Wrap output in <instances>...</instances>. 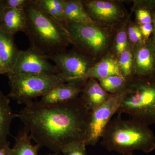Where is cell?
Wrapping results in <instances>:
<instances>
[{
	"label": "cell",
	"mask_w": 155,
	"mask_h": 155,
	"mask_svg": "<svg viewBox=\"0 0 155 155\" xmlns=\"http://www.w3.org/2000/svg\"><path fill=\"white\" fill-rule=\"evenodd\" d=\"M90 113L79 97L68 102L51 105L33 101L25 105L16 117L40 147L61 153L67 145L75 142L85 143Z\"/></svg>",
	"instance_id": "6da1fadb"
},
{
	"label": "cell",
	"mask_w": 155,
	"mask_h": 155,
	"mask_svg": "<svg viewBox=\"0 0 155 155\" xmlns=\"http://www.w3.org/2000/svg\"><path fill=\"white\" fill-rule=\"evenodd\" d=\"M27 27L25 33L30 47L46 56L66 50L71 43L64 23L48 14L30 0L25 9Z\"/></svg>",
	"instance_id": "7a4b0ae2"
},
{
	"label": "cell",
	"mask_w": 155,
	"mask_h": 155,
	"mask_svg": "<svg viewBox=\"0 0 155 155\" xmlns=\"http://www.w3.org/2000/svg\"><path fill=\"white\" fill-rule=\"evenodd\" d=\"M101 143L109 151L122 154L141 151L151 152L155 149V136L149 126L130 119H116L108 124Z\"/></svg>",
	"instance_id": "3957f363"
},
{
	"label": "cell",
	"mask_w": 155,
	"mask_h": 155,
	"mask_svg": "<svg viewBox=\"0 0 155 155\" xmlns=\"http://www.w3.org/2000/svg\"><path fill=\"white\" fill-rule=\"evenodd\" d=\"M140 78L128 84L117 113L148 126L155 125V79L153 76Z\"/></svg>",
	"instance_id": "277c9868"
},
{
	"label": "cell",
	"mask_w": 155,
	"mask_h": 155,
	"mask_svg": "<svg viewBox=\"0 0 155 155\" xmlns=\"http://www.w3.org/2000/svg\"><path fill=\"white\" fill-rule=\"evenodd\" d=\"M9 98L26 105L33 99L42 97L52 89L67 81L60 75L28 74L9 72Z\"/></svg>",
	"instance_id": "5b68a950"
},
{
	"label": "cell",
	"mask_w": 155,
	"mask_h": 155,
	"mask_svg": "<svg viewBox=\"0 0 155 155\" xmlns=\"http://www.w3.org/2000/svg\"><path fill=\"white\" fill-rule=\"evenodd\" d=\"M71 43L87 56L101 52L107 48L109 35L95 24L64 22Z\"/></svg>",
	"instance_id": "8992f818"
},
{
	"label": "cell",
	"mask_w": 155,
	"mask_h": 155,
	"mask_svg": "<svg viewBox=\"0 0 155 155\" xmlns=\"http://www.w3.org/2000/svg\"><path fill=\"white\" fill-rule=\"evenodd\" d=\"M127 88L123 91L112 94L102 105L90 111L87 138L85 143L86 146L96 145L101 139L111 118L118 112L127 93Z\"/></svg>",
	"instance_id": "52a82bcc"
},
{
	"label": "cell",
	"mask_w": 155,
	"mask_h": 155,
	"mask_svg": "<svg viewBox=\"0 0 155 155\" xmlns=\"http://www.w3.org/2000/svg\"><path fill=\"white\" fill-rule=\"evenodd\" d=\"M48 58L55 64L58 75L68 81L83 80L84 75L92 67L87 56L80 51L65 50L49 56Z\"/></svg>",
	"instance_id": "ba28073f"
},
{
	"label": "cell",
	"mask_w": 155,
	"mask_h": 155,
	"mask_svg": "<svg viewBox=\"0 0 155 155\" xmlns=\"http://www.w3.org/2000/svg\"><path fill=\"white\" fill-rule=\"evenodd\" d=\"M48 60L46 56L32 48L19 50L15 65L10 72L28 74H58L55 65L51 64Z\"/></svg>",
	"instance_id": "9c48e42d"
},
{
	"label": "cell",
	"mask_w": 155,
	"mask_h": 155,
	"mask_svg": "<svg viewBox=\"0 0 155 155\" xmlns=\"http://www.w3.org/2000/svg\"><path fill=\"white\" fill-rule=\"evenodd\" d=\"M86 81L72 80L58 85L41 97L39 102L45 105L64 104L80 97Z\"/></svg>",
	"instance_id": "30bf717a"
},
{
	"label": "cell",
	"mask_w": 155,
	"mask_h": 155,
	"mask_svg": "<svg viewBox=\"0 0 155 155\" xmlns=\"http://www.w3.org/2000/svg\"><path fill=\"white\" fill-rule=\"evenodd\" d=\"M155 73V45L148 40L137 46L134 56L133 74L139 77H148Z\"/></svg>",
	"instance_id": "8fae6325"
},
{
	"label": "cell",
	"mask_w": 155,
	"mask_h": 155,
	"mask_svg": "<svg viewBox=\"0 0 155 155\" xmlns=\"http://www.w3.org/2000/svg\"><path fill=\"white\" fill-rule=\"evenodd\" d=\"M84 8L92 19L102 22H112L117 21L122 16L119 6L112 2L92 1L83 2Z\"/></svg>",
	"instance_id": "7c38bea8"
},
{
	"label": "cell",
	"mask_w": 155,
	"mask_h": 155,
	"mask_svg": "<svg viewBox=\"0 0 155 155\" xmlns=\"http://www.w3.org/2000/svg\"><path fill=\"white\" fill-rule=\"evenodd\" d=\"M111 95L96 79L89 78L84 83L80 97L87 109L91 111L102 105Z\"/></svg>",
	"instance_id": "4fadbf2b"
},
{
	"label": "cell",
	"mask_w": 155,
	"mask_h": 155,
	"mask_svg": "<svg viewBox=\"0 0 155 155\" xmlns=\"http://www.w3.org/2000/svg\"><path fill=\"white\" fill-rule=\"evenodd\" d=\"M27 27V17L25 10L5 8L2 17L1 28L14 35L18 32L25 33Z\"/></svg>",
	"instance_id": "5bb4252c"
},
{
	"label": "cell",
	"mask_w": 155,
	"mask_h": 155,
	"mask_svg": "<svg viewBox=\"0 0 155 155\" xmlns=\"http://www.w3.org/2000/svg\"><path fill=\"white\" fill-rule=\"evenodd\" d=\"M19 51L15 44L14 35L0 28V61L8 73L11 72L14 67Z\"/></svg>",
	"instance_id": "9a60e30c"
},
{
	"label": "cell",
	"mask_w": 155,
	"mask_h": 155,
	"mask_svg": "<svg viewBox=\"0 0 155 155\" xmlns=\"http://www.w3.org/2000/svg\"><path fill=\"white\" fill-rule=\"evenodd\" d=\"M15 118L16 114L13 113L8 97L0 91V148L9 143L8 137L12 121Z\"/></svg>",
	"instance_id": "2e32d148"
},
{
	"label": "cell",
	"mask_w": 155,
	"mask_h": 155,
	"mask_svg": "<svg viewBox=\"0 0 155 155\" xmlns=\"http://www.w3.org/2000/svg\"><path fill=\"white\" fill-rule=\"evenodd\" d=\"M115 75H122L118 61L112 57H108L92 66L83 79L86 81L89 78H94L99 80Z\"/></svg>",
	"instance_id": "e0dca14e"
},
{
	"label": "cell",
	"mask_w": 155,
	"mask_h": 155,
	"mask_svg": "<svg viewBox=\"0 0 155 155\" xmlns=\"http://www.w3.org/2000/svg\"><path fill=\"white\" fill-rule=\"evenodd\" d=\"M64 19L65 22L95 24L79 0H65Z\"/></svg>",
	"instance_id": "ac0fdd59"
},
{
	"label": "cell",
	"mask_w": 155,
	"mask_h": 155,
	"mask_svg": "<svg viewBox=\"0 0 155 155\" xmlns=\"http://www.w3.org/2000/svg\"><path fill=\"white\" fill-rule=\"evenodd\" d=\"M31 139L25 129L19 131L15 138V144L11 148L10 155H38L40 147L38 145L32 144Z\"/></svg>",
	"instance_id": "d6986e66"
},
{
	"label": "cell",
	"mask_w": 155,
	"mask_h": 155,
	"mask_svg": "<svg viewBox=\"0 0 155 155\" xmlns=\"http://www.w3.org/2000/svg\"><path fill=\"white\" fill-rule=\"evenodd\" d=\"M35 2L48 14L60 20L63 23L64 19L65 0H34Z\"/></svg>",
	"instance_id": "ffe728a7"
},
{
	"label": "cell",
	"mask_w": 155,
	"mask_h": 155,
	"mask_svg": "<svg viewBox=\"0 0 155 155\" xmlns=\"http://www.w3.org/2000/svg\"><path fill=\"white\" fill-rule=\"evenodd\" d=\"M127 80L122 75H112L99 80L101 86L108 93L116 94L125 90L128 86Z\"/></svg>",
	"instance_id": "44dd1931"
},
{
	"label": "cell",
	"mask_w": 155,
	"mask_h": 155,
	"mask_svg": "<svg viewBox=\"0 0 155 155\" xmlns=\"http://www.w3.org/2000/svg\"><path fill=\"white\" fill-rule=\"evenodd\" d=\"M119 56V68L122 75L127 80L133 74L134 55L131 51L127 48Z\"/></svg>",
	"instance_id": "7402d4cb"
},
{
	"label": "cell",
	"mask_w": 155,
	"mask_h": 155,
	"mask_svg": "<svg viewBox=\"0 0 155 155\" xmlns=\"http://www.w3.org/2000/svg\"><path fill=\"white\" fill-rule=\"evenodd\" d=\"M86 146L83 142H75L64 147L61 153L62 155H87Z\"/></svg>",
	"instance_id": "603a6c76"
},
{
	"label": "cell",
	"mask_w": 155,
	"mask_h": 155,
	"mask_svg": "<svg viewBox=\"0 0 155 155\" xmlns=\"http://www.w3.org/2000/svg\"><path fill=\"white\" fill-rule=\"evenodd\" d=\"M128 35L125 27L118 32L116 36L115 41V50L116 54L120 55L123 51L127 48Z\"/></svg>",
	"instance_id": "cb8c5ba5"
},
{
	"label": "cell",
	"mask_w": 155,
	"mask_h": 155,
	"mask_svg": "<svg viewBox=\"0 0 155 155\" xmlns=\"http://www.w3.org/2000/svg\"><path fill=\"white\" fill-rule=\"evenodd\" d=\"M127 33L130 41L134 44L136 45L137 46L142 45L146 41L139 26L133 25L130 26L128 28Z\"/></svg>",
	"instance_id": "d4e9b609"
},
{
	"label": "cell",
	"mask_w": 155,
	"mask_h": 155,
	"mask_svg": "<svg viewBox=\"0 0 155 155\" xmlns=\"http://www.w3.org/2000/svg\"><path fill=\"white\" fill-rule=\"evenodd\" d=\"M137 19L140 25L152 23V16L148 10L145 8L138 9L136 12Z\"/></svg>",
	"instance_id": "484cf974"
},
{
	"label": "cell",
	"mask_w": 155,
	"mask_h": 155,
	"mask_svg": "<svg viewBox=\"0 0 155 155\" xmlns=\"http://www.w3.org/2000/svg\"><path fill=\"white\" fill-rule=\"evenodd\" d=\"M30 0H5L6 8L18 10H25Z\"/></svg>",
	"instance_id": "4316f807"
},
{
	"label": "cell",
	"mask_w": 155,
	"mask_h": 155,
	"mask_svg": "<svg viewBox=\"0 0 155 155\" xmlns=\"http://www.w3.org/2000/svg\"><path fill=\"white\" fill-rule=\"evenodd\" d=\"M141 31L142 34L145 41L148 40L149 38L153 31V25L152 23L140 25L139 26Z\"/></svg>",
	"instance_id": "83f0119b"
},
{
	"label": "cell",
	"mask_w": 155,
	"mask_h": 155,
	"mask_svg": "<svg viewBox=\"0 0 155 155\" xmlns=\"http://www.w3.org/2000/svg\"><path fill=\"white\" fill-rule=\"evenodd\" d=\"M11 149L9 143L5 146L0 148V155H10Z\"/></svg>",
	"instance_id": "f1b7e54d"
},
{
	"label": "cell",
	"mask_w": 155,
	"mask_h": 155,
	"mask_svg": "<svg viewBox=\"0 0 155 155\" xmlns=\"http://www.w3.org/2000/svg\"><path fill=\"white\" fill-rule=\"evenodd\" d=\"M5 8V0H0V28H1L2 17Z\"/></svg>",
	"instance_id": "f546056e"
},
{
	"label": "cell",
	"mask_w": 155,
	"mask_h": 155,
	"mask_svg": "<svg viewBox=\"0 0 155 155\" xmlns=\"http://www.w3.org/2000/svg\"><path fill=\"white\" fill-rule=\"evenodd\" d=\"M152 24L153 25V40L152 41L153 42V43L155 45V13H153L152 14Z\"/></svg>",
	"instance_id": "4dcf8cb0"
},
{
	"label": "cell",
	"mask_w": 155,
	"mask_h": 155,
	"mask_svg": "<svg viewBox=\"0 0 155 155\" xmlns=\"http://www.w3.org/2000/svg\"><path fill=\"white\" fill-rule=\"evenodd\" d=\"M5 74H8V72L5 69V67H3V65L0 63V74L3 75Z\"/></svg>",
	"instance_id": "1f68e13d"
},
{
	"label": "cell",
	"mask_w": 155,
	"mask_h": 155,
	"mask_svg": "<svg viewBox=\"0 0 155 155\" xmlns=\"http://www.w3.org/2000/svg\"><path fill=\"white\" fill-rule=\"evenodd\" d=\"M122 155H134L133 152H129L124 153L122 154Z\"/></svg>",
	"instance_id": "d6a6232c"
},
{
	"label": "cell",
	"mask_w": 155,
	"mask_h": 155,
	"mask_svg": "<svg viewBox=\"0 0 155 155\" xmlns=\"http://www.w3.org/2000/svg\"><path fill=\"white\" fill-rule=\"evenodd\" d=\"M47 155H62L60 153H54L53 154H50Z\"/></svg>",
	"instance_id": "836d02e7"
},
{
	"label": "cell",
	"mask_w": 155,
	"mask_h": 155,
	"mask_svg": "<svg viewBox=\"0 0 155 155\" xmlns=\"http://www.w3.org/2000/svg\"><path fill=\"white\" fill-rule=\"evenodd\" d=\"M0 63H1V64H2V63H1V61H0Z\"/></svg>",
	"instance_id": "e575fe53"
}]
</instances>
